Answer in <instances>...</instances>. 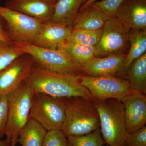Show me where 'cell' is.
I'll list each match as a JSON object with an SVG mask.
<instances>
[{
    "label": "cell",
    "instance_id": "5b68a950",
    "mask_svg": "<svg viewBox=\"0 0 146 146\" xmlns=\"http://www.w3.org/2000/svg\"><path fill=\"white\" fill-rule=\"evenodd\" d=\"M33 93L25 81L15 91L7 95L8 119L5 135L9 141L18 138L19 132L29 117Z\"/></svg>",
    "mask_w": 146,
    "mask_h": 146
},
{
    "label": "cell",
    "instance_id": "4fadbf2b",
    "mask_svg": "<svg viewBox=\"0 0 146 146\" xmlns=\"http://www.w3.org/2000/svg\"><path fill=\"white\" fill-rule=\"evenodd\" d=\"M115 17L129 29L146 30V0H125Z\"/></svg>",
    "mask_w": 146,
    "mask_h": 146
},
{
    "label": "cell",
    "instance_id": "4316f807",
    "mask_svg": "<svg viewBox=\"0 0 146 146\" xmlns=\"http://www.w3.org/2000/svg\"><path fill=\"white\" fill-rule=\"evenodd\" d=\"M125 146H146V127L141 128L133 133H129Z\"/></svg>",
    "mask_w": 146,
    "mask_h": 146
},
{
    "label": "cell",
    "instance_id": "3957f363",
    "mask_svg": "<svg viewBox=\"0 0 146 146\" xmlns=\"http://www.w3.org/2000/svg\"><path fill=\"white\" fill-rule=\"evenodd\" d=\"M94 102L99 115L100 130L106 144L109 146H125L129 133L121 100L109 99L94 100Z\"/></svg>",
    "mask_w": 146,
    "mask_h": 146
},
{
    "label": "cell",
    "instance_id": "44dd1931",
    "mask_svg": "<svg viewBox=\"0 0 146 146\" xmlns=\"http://www.w3.org/2000/svg\"><path fill=\"white\" fill-rule=\"evenodd\" d=\"M58 49L63 51L74 61L81 67L96 57L95 46H85L67 42Z\"/></svg>",
    "mask_w": 146,
    "mask_h": 146
},
{
    "label": "cell",
    "instance_id": "7a4b0ae2",
    "mask_svg": "<svg viewBox=\"0 0 146 146\" xmlns=\"http://www.w3.org/2000/svg\"><path fill=\"white\" fill-rule=\"evenodd\" d=\"M61 99L65 117L61 130L67 137L85 135L100 129L99 115L94 101L80 97Z\"/></svg>",
    "mask_w": 146,
    "mask_h": 146
},
{
    "label": "cell",
    "instance_id": "2e32d148",
    "mask_svg": "<svg viewBox=\"0 0 146 146\" xmlns=\"http://www.w3.org/2000/svg\"><path fill=\"white\" fill-rule=\"evenodd\" d=\"M129 42L128 52L121 68L116 75L123 78H125L126 73L131 63L146 53V30H130Z\"/></svg>",
    "mask_w": 146,
    "mask_h": 146
},
{
    "label": "cell",
    "instance_id": "5bb4252c",
    "mask_svg": "<svg viewBox=\"0 0 146 146\" xmlns=\"http://www.w3.org/2000/svg\"><path fill=\"white\" fill-rule=\"evenodd\" d=\"M55 3L48 0H8L5 7L44 23L51 19Z\"/></svg>",
    "mask_w": 146,
    "mask_h": 146
},
{
    "label": "cell",
    "instance_id": "83f0119b",
    "mask_svg": "<svg viewBox=\"0 0 146 146\" xmlns=\"http://www.w3.org/2000/svg\"><path fill=\"white\" fill-rule=\"evenodd\" d=\"M8 113L7 95L0 94V138L5 135Z\"/></svg>",
    "mask_w": 146,
    "mask_h": 146
},
{
    "label": "cell",
    "instance_id": "d6986e66",
    "mask_svg": "<svg viewBox=\"0 0 146 146\" xmlns=\"http://www.w3.org/2000/svg\"><path fill=\"white\" fill-rule=\"evenodd\" d=\"M125 78L132 90L146 94V53L131 63Z\"/></svg>",
    "mask_w": 146,
    "mask_h": 146
},
{
    "label": "cell",
    "instance_id": "cb8c5ba5",
    "mask_svg": "<svg viewBox=\"0 0 146 146\" xmlns=\"http://www.w3.org/2000/svg\"><path fill=\"white\" fill-rule=\"evenodd\" d=\"M25 54L13 44L0 40V71Z\"/></svg>",
    "mask_w": 146,
    "mask_h": 146
},
{
    "label": "cell",
    "instance_id": "ac0fdd59",
    "mask_svg": "<svg viewBox=\"0 0 146 146\" xmlns=\"http://www.w3.org/2000/svg\"><path fill=\"white\" fill-rule=\"evenodd\" d=\"M47 132L39 123L29 119L19 132L16 143L21 146H42Z\"/></svg>",
    "mask_w": 146,
    "mask_h": 146
},
{
    "label": "cell",
    "instance_id": "30bf717a",
    "mask_svg": "<svg viewBox=\"0 0 146 146\" xmlns=\"http://www.w3.org/2000/svg\"><path fill=\"white\" fill-rule=\"evenodd\" d=\"M35 64L33 58L25 54L0 71V94L7 96L17 89L28 78Z\"/></svg>",
    "mask_w": 146,
    "mask_h": 146
},
{
    "label": "cell",
    "instance_id": "7402d4cb",
    "mask_svg": "<svg viewBox=\"0 0 146 146\" xmlns=\"http://www.w3.org/2000/svg\"><path fill=\"white\" fill-rule=\"evenodd\" d=\"M102 33V29L97 30L72 29L67 41L95 47L99 42Z\"/></svg>",
    "mask_w": 146,
    "mask_h": 146
},
{
    "label": "cell",
    "instance_id": "7c38bea8",
    "mask_svg": "<svg viewBox=\"0 0 146 146\" xmlns=\"http://www.w3.org/2000/svg\"><path fill=\"white\" fill-rule=\"evenodd\" d=\"M72 26L52 21L45 22L34 39L33 44L48 48L58 49L67 41Z\"/></svg>",
    "mask_w": 146,
    "mask_h": 146
},
{
    "label": "cell",
    "instance_id": "d6a6232c",
    "mask_svg": "<svg viewBox=\"0 0 146 146\" xmlns=\"http://www.w3.org/2000/svg\"><path fill=\"white\" fill-rule=\"evenodd\" d=\"M48 1H50L52 2L56 3V1L57 0H48Z\"/></svg>",
    "mask_w": 146,
    "mask_h": 146
},
{
    "label": "cell",
    "instance_id": "ffe728a7",
    "mask_svg": "<svg viewBox=\"0 0 146 146\" xmlns=\"http://www.w3.org/2000/svg\"><path fill=\"white\" fill-rule=\"evenodd\" d=\"M82 4V0H57L50 21L72 26Z\"/></svg>",
    "mask_w": 146,
    "mask_h": 146
},
{
    "label": "cell",
    "instance_id": "1f68e13d",
    "mask_svg": "<svg viewBox=\"0 0 146 146\" xmlns=\"http://www.w3.org/2000/svg\"><path fill=\"white\" fill-rule=\"evenodd\" d=\"M16 139H13L11 141V146H16Z\"/></svg>",
    "mask_w": 146,
    "mask_h": 146
},
{
    "label": "cell",
    "instance_id": "484cf974",
    "mask_svg": "<svg viewBox=\"0 0 146 146\" xmlns=\"http://www.w3.org/2000/svg\"><path fill=\"white\" fill-rule=\"evenodd\" d=\"M42 146H68V137L60 129L47 131Z\"/></svg>",
    "mask_w": 146,
    "mask_h": 146
},
{
    "label": "cell",
    "instance_id": "f1b7e54d",
    "mask_svg": "<svg viewBox=\"0 0 146 146\" xmlns=\"http://www.w3.org/2000/svg\"><path fill=\"white\" fill-rule=\"evenodd\" d=\"M3 22V19L0 15V40L9 44H13L7 34Z\"/></svg>",
    "mask_w": 146,
    "mask_h": 146
},
{
    "label": "cell",
    "instance_id": "9a60e30c",
    "mask_svg": "<svg viewBox=\"0 0 146 146\" xmlns=\"http://www.w3.org/2000/svg\"><path fill=\"white\" fill-rule=\"evenodd\" d=\"M125 55L94 58L82 66V74L92 77L115 76L122 66Z\"/></svg>",
    "mask_w": 146,
    "mask_h": 146
},
{
    "label": "cell",
    "instance_id": "836d02e7",
    "mask_svg": "<svg viewBox=\"0 0 146 146\" xmlns=\"http://www.w3.org/2000/svg\"><path fill=\"white\" fill-rule=\"evenodd\" d=\"M104 146H109L108 145H107V144H106V145H104Z\"/></svg>",
    "mask_w": 146,
    "mask_h": 146
},
{
    "label": "cell",
    "instance_id": "8992f818",
    "mask_svg": "<svg viewBox=\"0 0 146 146\" xmlns=\"http://www.w3.org/2000/svg\"><path fill=\"white\" fill-rule=\"evenodd\" d=\"M65 117L62 99L42 93L33 94L29 119L35 120L47 131L61 130Z\"/></svg>",
    "mask_w": 146,
    "mask_h": 146
},
{
    "label": "cell",
    "instance_id": "ba28073f",
    "mask_svg": "<svg viewBox=\"0 0 146 146\" xmlns=\"http://www.w3.org/2000/svg\"><path fill=\"white\" fill-rule=\"evenodd\" d=\"M0 15L5 22L9 36L13 43L32 44L43 22L23 13L0 6Z\"/></svg>",
    "mask_w": 146,
    "mask_h": 146
},
{
    "label": "cell",
    "instance_id": "8fae6325",
    "mask_svg": "<svg viewBox=\"0 0 146 146\" xmlns=\"http://www.w3.org/2000/svg\"><path fill=\"white\" fill-rule=\"evenodd\" d=\"M121 101L123 106L128 133H133L145 126L146 94L134 91Z\"/></svg>",
    "mask_w": 146,
    "mask_h": 146
},
{
    "label": "cell",
    "instance_id": "f546056e",
    "mask_svg": "<svg viewBox=\"0 0 146 146\" xmlns=\"http://www.w3.org/2000/svg\"><path fill=\"white\" fill-rule=\"evenodd\" d=\"M98 0H82V4H83L81 5L80 10H82L88 7L92 4L93 3L97 1Z\"/></svg>",
    "mask_w": 146,
    "mask_h": 146
},
{
    "label": "cell",
    "instance_id": "4dcf8cb0",
    "mask_svg": "<svg viewBox=\"0 0 146 146\" xmlns=\"http://www.w3.org/2000/svg\"><path fill=\"white\" fill-rule=\"evenodd\" d=\"M11 141L6 139L5 140H0V146H11Z\"/></svg>",
    "mask_w": 146,
    "mask_h": 146
},
{
    "label": "cell",
    "instance_id": "9c48e42d",
    "mask_svg": "<svg viewBox=\"0 0 146 146\" xmlns=\"http://www.w3.org/2000/svg\"><path fill=\"white\" fill-rule=\"evenodd\" d=\"M81 84L89 90L94 100H122L133 92L127 80L117 76L92 77L82 75Z\"/></svg>",
    "mask_w": 146,
    "mask_h": 146
},
{
    "label": "cell",
    "instance_id": "d4e9b609",
    "mask_svg": "<svg viewBox=\"0 0 146 146\" xmlns=\"http://www.w3.org/2000/svg\"><path fill=\"white\" fill-rule=\"evenodd\" d=\"M125 0H101L92 3L90 6L99 11L109 18H114L120 6Z\"/></svg>",
    "mask_w": 146,
    "mask_h": 146
},
{
    "label": "cell",
    "instance_id": "277c9868",
    "mask_svg": "<svg viewBox=\"0 0 146 146\" xmlns=\"http://www.w3.org/2000/svg\"><path fill=\"white\" fill-rule=\"evenodd\" d=\"M13 44L23 52L30 55L35 64L42 68L56 72L83 75L81 66L61 50L43 48L31 43Z\"/></svg>",
    "mask_w": 146,
    "mask_h": 146
},
{
    "label": "cell",
    "instance_id": "e0dca14e",
    "mask_svg": "<svg viewBox=\"0 0 146 146\" xmlns=\"http://www.w3.org/2000/svg\"><path fill=\"white\" fill-rule=\"evenodd\" d=\"M109 17L89 6L80 10L72 24V29L97 30L102 28Z\"/></svg>",
    "mask_w": 146,
    "mask_h": 146
},
{
    "label": "cell",
    "instance_id": "52a82bcc",
    "mask_svg": "<svg viewBox=\"0 0 146 146\" xmlns=\"http://www.w3.org/2000/svg\"><path fill=\"white\" fill-rule=\"evenodd\" d=\"M129 31L115 17L109 18L102 28L100 39L95 46V56L126 55L129 46Z\"/></svg>",
    "mask_w": 146,
    "mask_h": 146
},
{
    "label": "cell",
    "instance_id": "6da1fadb",
    "mask_svg": "<svg viewBox=\"0 0 146 146\" xmlns=\"http://www.w3.org/2000/svg\"><path fill=\"white\" fill-rule=\"evenodd\" d=\"M82 75L56 72L35 64L25 82L33 93H42L58 98L80 97L94 100L81 83Z\"/></svg>",
    "mask_w": 146,
    "mask_h": 146
},
{
    "label": "cell",
    "instance_id": "603a6c76",
    "mask_svg": "<svg viewBox=\"0 0 146 146\" xmlns=\"http://www.w3.org/2000/svg\"><path fill=\"white\" fill-rule=\"evenodd\" d=\"M67 137L68 146H103L106 144L100 129L85 135Z\"/></svg>",
    "mask_w": 146,
    "mask_h": 146
}]
</instances>
